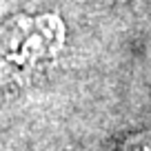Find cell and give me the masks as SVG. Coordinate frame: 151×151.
<instances>
[{
	"instance_id": "cell-1",
	"label": "cell",
	"mask_w": 151,
	"mask_h": 151,
	"mask_svg": "<svg viewBox=\"0 0 151 151\" xmlns=\"http://www.w3.org/2000/svg\"><path fill=\"white\" fill-rule=\"evenodd\" d=\"M124 151H151V133H142V136H136L127 142Z\"/></svg>"
}]
</instances>
